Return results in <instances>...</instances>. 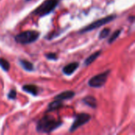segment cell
<instances>
[{
	"mask_svg": "<svg viewBox=\"0 0 135 135\" xmlns=\"http://www.w3.org/2000/svg\"><path fill=\"white\" fill-rule=\"evenodd\" d=\"M62 122L55 119L51 115L44 116L36 125V131L40 133H50L61 126Z\"/></svg>",
	"mask_w": 135,
	"mask_h": 135,
	"instance_id": "obj_1",
	"label": "cell"
},
{
	"mask_svg": "<svg viewBox=\"0 0 135 135\" xmlns=\"http://www.w3.org/2000/svg\"><path fill=\"white\" fill-rule=\"evenodd\" d=\"M40 36V32L35 30H28L22 32L15 36L14 40L16 42L21 44H28L35 42Z\"/></svg>",
	"mask_w": 135,
	"mask_h": 135,
	"instance_id": "obj_2",
	"label": "cell"
},
{
	"mask_svg": "<svg viewBox=\"0 0 135 135\" xmlns=\"http://www.w3.org/2000/svg\"><path fill=\"white\" fill-rule=\"evenodd\" d=\"M59 0H45L34 11V14L38 16H45L51 13L57 6Z\"/></svg>",
	"mask_w": 135,
	"mask_h": 135,
	"instance_id": "obj_3",
	"label": "cell"
},
{
	"mask_svg": "<svg viewBox=\"0 0 135 135\" xmlns=\"http://www.w3.org/2000/svg\"><path fill=\"white\" fill-rule=\"evenodd\" d=\"M115 18V15H110V16H108V17H105L104 18H101V19H99L93 23H91L90 25H87L86 27H85L84 28H82L79 32L80 33H84V32H89V31H92L93 29H96L97 28H99L100 26H103L109 22H111L112 21H113L114 19Z\"/></svg>",
	"mask_w": 135,
	"mask_h": 135,
	"instance_id": "obj_4",
	"label": "cell"
},
{
	"mask_svg": "<svg viewBox=\"0 0 135 135\" xmlns=\"http://www.w3.org/2000/svg\"><path fill=\"white\" fill-rule=\"evenodd\" d=\"M109 74H110V71L108 70L106 72L101 73L100 74H97V75L93 77L89 81V85L91 87H93V88H100V87L103 86L105 84Z\"/></svg>",
	"mask_w": 135,
	"mask_h": 135,
	"instance_id": "obj_5",
	"label": "cell"
},
{
	"mask_svg": "<svg viewBox=\"0 0 135 135\" xmlns=\"http://www.w3.org/2000/svg\"><path fill=\"white\" fill-rule=\"evenodd\" d=\"M90 119H91V116L89 114L81 113V114L78 115L76 119H75V120H74V123H73V125L70 128V131L73 132V131H76L77 129H78L81 126H83L85 123H87Z\"/></svg>",
	"mask_w": 135,
	"mask_h": 135,
	"instance_id": "obj_6",
	"label": "cell"
},
{
	"mask_svg": "<svg viewBox=\"0 0 135 135\" xmlns=\"http://www.w3.org/2000/svg\"><path fill=\"white\" fill-rule=\"evenodd\" d=\"M78 62H71L66 66H65L62 69V72L66 74V75H71L78 68Z\"/></svg>",
	"mask_w": 135,
	"mask_h": 135,
	"instance_id": "obj_7",
	"label": "cell"
},
{
	"mask_svg": "<svg viewBox=\"0 0 135 135\" xmlns=\"http://www.w3.org/2000/svg\"><path fill=\"white\" fill-rule=\"evenodd\" d=\"M75 93L73 91H65L62 92V93L57 95L55 97V100H69L71 99L74 97Z\"/></svg>",
	"mask_w": 135,
	"mask_h": 135,
	"instance_id": "obj_8",
	"label": "cell"
},
{
	"mask_svg": "<svg viewBox=\"0 0 135 135\" xmlns=\"http://www.w3.org/2000/svg\"><path fill=\"white\" fill-rule=\"evenodd\" d=\"M23 90L26 93H28L33 95V96H36L38 94V87L35 85H32V84L24 85Z\"/></svg>",
	"mask_w": 135,
	"mask_h": 135,
	"instance_id": "obj_9",
	"label": "cell"
},
{
	"mask_svg": "<svg viewBox=\"0 0 135 135\" xmlns=\"http://www.w3.org/2000/svg\"><path fill=\"white\" fill-rule=\"evenodd\" d=\"M82 101L86 104L88 105L89 107H91L93 108H96L97 106V100L93 97H90V96H88L86 97H85Z\"/></svg>",
	"mask_w": 135,
	"mask_h": 135,
	"instance_id": "obj_10",
	"label": "cell"
},
{
	"mask_svg": "<svg viewBox=\"0 0 135 135\" xmlns=\"http://www.w3.org/2000/svg\"><path fill=\"white\" fill-rule=\"evenodd\" d=\"M62 107V100H55V101L51 102L48 105V108H47V111L48 112H51V111H55L56 109H59L60 108Z\"/></svg>",
	"mask_w": 135,
	"mask_h": 135,
	"instance_id": "obj_11",
	"label": "cell"
},
{
	"mask_svg": "<svg viewBox=\"0 0 135 135\" xmlns=\"http://www.w3.org/2000/svg\"><path fill=\"white\" fill-rule=\"evenodd\" d=\"M20 64L21 65V66L27 71H32L34 70V67H33V64L27 60H24V59H21L20 60Z\"/></svg>",
	"mask_w": 135,
	"mask_h": 135,
	"instance_id": "obj_12",
	"label": "cell"
},
{
	"mask_svg": "<svg viewBox=\"0 0 135 135\" xmlns=\"http://www.w3.org/2000/svg\"><path fill=\"white\" fill-rule=\"evenodd\" d=\"M100 51H97V52H95L94 54H93V55H91L90 56H89L87 59H86V60H85V66H89V64H91L92 62H93L97 59V57H99V55H100Z\"/></svg>",
	"mask_w": 135,
	"mask_h": 135,
	"instance_id": "obj_13",
	"label": "cell"
},
{
	"mask_svg": "<svg viewBox=\"0 0 135 135\" xmlns=\"http://www.w3.org/2000/svg\"><path fill=\"white\" fill-rule=\"evenodd\" d=\"M0 66L5 71H8L9 70V63L5 59H0Z\"/></svg>",
	"mask_w": 135,
	"mask_h": 135,
	"instance_id": "obj_14",
	"label": "cell"
},
{
	"mask_svg": "<svg viewBox=\"0 0 135 135\" xmlns=\"http://www.w3.org/2000/svg\"><path fill=\"white\" fill-rule=\"evenodd\" d=\"M121 33V29H119V30H117V31H115L112 36H111V37L109 38V40H108V43H110V44H112V43H113L118 37H119V34Z\"/></svg>",
	"mask_w": 135,
	"mask_h": 135,
	"instance_id": "obj_15",
	"label": "cell"
},
{
	"mask_svg": "<svg viewBox=\"0 0 135 135\" xmlns=\"http://www.w3.org/2000/svg\"><path fill=\"white\" fill-rule=\"evenodd\" d=\"M110 32L111 30L108 28H104L100 32V36H99V38L100 39H104V38H106L109 34H110Z\"/></svg>",
	"mask_w": 135,
	"mask_h": 135,
	"instance_id": "obj_16",
	"label": "cell"
},
{
	"mask_svg": "<svg viewBox=\"0 0 135 135\" xmlns=\"http://www.w3.org/2000/svg\"><path fill=\"white\" fill-rule=\"evenodd\" d=\"M16 90H13V89H12L9 93V94H8V98L9 99H11V100H13V99H15L16 98Z\"/></svg>",
	"mask_w": 135,
	"mask_h": 135,
	"instance_id": "obj_17",
	"label": "cell"
},
{
	"mask_svg": "<svg viewBox=\"0 0 135 135\" xmlns=\"http://www.w3.org/2000/svg\"><path fill=\"white\" fill-rule=\"evenodd\" d=\"M46 57H47L48 59H53V60L57 59V55L55 54V53H49V54L46 55Z\"/></svg>",
	"mask_w": 135,
	"mask_h": 135,
	"instance_id": "obj_18",
	"label": "cell"
},
{
	"mask_svg": "<svg viewBox=\"0 0 135 135\" xmlns=\"http://www.w3.org/2000/svg\"><path fill=\"white\" fill-rule=\"evenodd\" d=\"M27 1H29V0H27Z\"/></svg>",
	"mask_w": 135,
	"mask_h": 135,
	"instance_id": "obj_19",
	"label": "cell"
}]
</instances>
